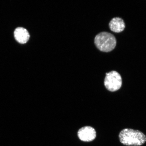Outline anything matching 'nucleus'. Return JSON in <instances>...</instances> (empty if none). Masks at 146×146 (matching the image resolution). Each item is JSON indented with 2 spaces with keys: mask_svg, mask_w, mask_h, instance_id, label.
Listing matches in <instances>:
<instances>
[{
  "mask_svg": "<svg viewBox=\"0 0 146 146\" xmlns=\"http://www.w3.org/2000/svg\"><path fill=\"white\" fill-rule=\"evenodd\" d=\"M119 137L121 143L127 146H141L146 142L145 134L139 131L131 129H123L120 132Z\"/></svg>",
  "mask_w": 146,
  "mask_h": 146,
  "instance_id": "obj_1",
  "label": "nucleus"
},
{
  "mask_svg": "<svg viewBox=\"0 0 146 146\" xmlns=\"http://www.w3.org/2000/svg\"><path fill=\"white\" fill-rule=\"evenodd\" d=\"M94 43L100 50L108 52L115 48L116 44V40L112 34L103 32L97 35L95 38Z\"/></svg>",
  "mask_w": 146,
  "mask_h": 146,
  "instance_id": "obj_2",
  "label": "nucleus"
},
{
  "mask_svg": "<svg viewBox=\"0 0 146 146\" xmlns=\"http://www.w3.org/2000/svg\"><path fill=\"white\" fill-rule=\"evenodd\" d=\"M122 80L121 75L115 71L106 73L104 85L107 89L111 92L117 91L121 87Z\"/></svg>",
  "mask_w": 146,
  "mask_h": 146,
  "instance_id": "obj_3",
  "label": "nucleus"
},
{
  "mask_svg": "<svg viewBox=\"0 0 146 146\" xmlns=\"http://www.w3.org/2000/svg\"><path fill=\"white\" fill-rule=\"evenodd\" d=\"M78 138L81 141L90 142L96 138V132L94 128L90 126H86L81 128L78 133Z\"/></svg>",
  "mask_w": 146,
  "mask_h": 146,
  "instance_id": "obj_4",
  "label": "nucleus"
},
{
  "mask_svg": "<svg viewBox=\"0 0 146 146\" xmlns=\"http://www.w3.org/2000/svg\"><path fill=\"white\" fill-rule=\"evenodd\" d=\"M14 35L16 40L21 44L26 43L30 38V34L26 29L19 27L15 30Z\"/></svg>",
  "mask_w": 146,
  "mask_h": 146,
  "instance_id": "obj_5",
  "label": "nucleus"
},
{
  "mask_svg": "<svg viewBox=\"0 0 146 146\" xmlns=\"http://www.w3.org/2000/svg\"><path fill=\"white\" fill-rule=\"evenodd\" d=\"M110 28L112 31L116 33L121 32L125 27V23L121 18L115 17L113 18L109 23Z\"/></svg>",
  "mask_w": 146,
  "mask_h": 146,
  "instance_id": "obj_6",
  "label": "nucleus"
}]
</instances>
